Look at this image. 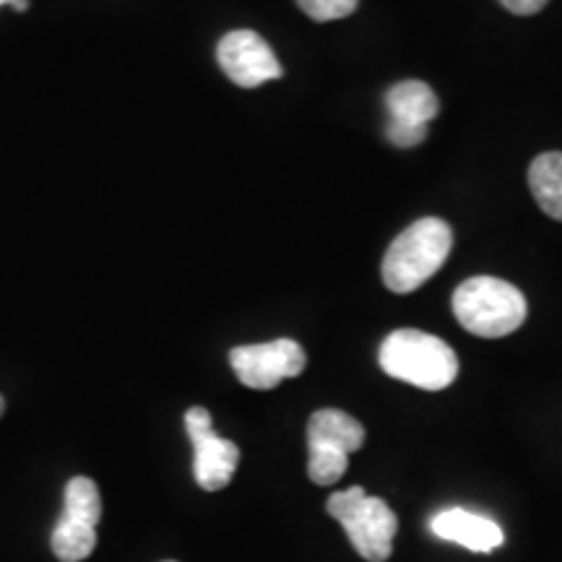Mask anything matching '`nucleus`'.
Segmentation results:
<instances>
[{
  "mask_svg": "<svg viewBox=\"0 0 562 562\" xmlns=\"http://www.w3.org/2000/svg\"><path fill=\"white\" fill-rule=\"evenodd\" d=\"M453 250V229L438 216L409 224L383 258V281L391 292L409 294L442 269Z\"/></svg>",
  "mask_w": 562,
  "mask_h": 562,
  "instance_id": "f257e3e1",
  "label": "nucleus"
},
{
  "mask_svg": "<svg viewBox=\"0 0 562 562\" xmlns=\"http://www.w3.org/2000/svg\"><path fill=\"white\" fill-rule=\"evenodd\" d=\"M378 362L385 375L422 391H442L459 378L456 351L438 336L417 328H398L385 336Z\"/></svg>",
  "mask_w": 562,
  "mask_h": 562,
  "instance_id": "f03ea898",
  "label": "nucleus"
},
{
  "mask_svg": "<svg viewBox=\"0 0 562 562\" xmlns=\"http://www.w3.org/2000/svg\"><path fill=\"white\" fill-rule=\"evenodd\" d=\"M526 305L524 292L510 281L495 277H472L453 292V315L469 334L482 339H503L524 326Z\"/></svg>",
  "mask_w": 562,
  "mask_h": 562,
  "instance_id": "7ed1b4c3",
  "label": "nucleus"
},
{
  "mask_svg": "<svg viewBox=\"0 0 562 562\" xmlns=\"http://www.w3.org/2000/svg\"><path fill=\"white\" fill-rule=\"evenodd\" d=\"M326 510L347 531L351 547L368 562H385L393 552L398 518L383 497H372L362 487L334 492Z\"/></svg>",
  "mask_w": 562,
  "mask_h": 562,
  "instance_id": "20e7f679",
  "label": "nucleus"
},
{
  "mask_svg": "<svg viewBox=\"0 0 562 562\" xmlns=\"http://www.w3.org/2000/svg\"><path fill=\"white\" fill-rule=\"evenodd\" d=\"M364 427L341 409H318L307 422V474L321 487H331L349 467V456L360 451Z\"/></svg>",
  "mask_w": 562,
  "mask_h": 562,
  "instance_id": "39448f33",
  "label": "nucleus"
},
{
  "mask_svg": "<svg viewBox=\"0 0 562 562\" xmlns=\"http://www.w3.org/2000/svg\"><path fill=\"white\" fill-rule=\"evenodd\" d=\"M229 364L243 385L256 391H271L286 378H297L305 370L307 357L297 341L277 339L235 347L229 351Z\"/></svg>",
  "mask_w": 562,
  "mask_h": 562,
  "instance_id": "423d86ee",
  "label": "nucleus"
},
{
  "mask_svg": "<svg viewBox=\"0 0 562 562\" xmlns=\"http://www.w3.org/2000/svg\"><path fill=\"white\" fill-rule=\"evenodd\" d=\"M385 138L398 149H412L427 138V125L438 117L440 102L430 83L409 79L393 83L385 94Z\"/></svg>",
  "mask_w": 562,
  "mask_h": 562,
  "instance_id": "0eeeda50",
  "label": "nucleus"
},
{
  "mask_svg": "<svg viewBox=\"0 0 562 562\" xmlns=\"http://www.w3.org/2000/svg\"><path fill=\"white\" fill-rule=\"evenodd\" d=\"M186 430L193 442V474L201 490H224L240 463V448L227 438H220L211 427V414L203 406H193L186 414Z\"/></svg>",
  "mask_w": 562,
  "mask_h": 562,
  "instance_id": "6e6552de",
  "label": "nucleus"
},
{
  "mask_svg": "<svg viewBox=\"0 0 562 562\" xmlns=\"http://www.w3.org/2000/svg\"><path fill=\"white\" fill-rule=\"evenodd\" d=\"M216 60L227 79L243 89H256L266 81L281 79V66L271 45L258 32L235 30L216 45Z\"/></svg>",
  "mask_w": 562,
  "mask_h": 562,
  "instance_id": "1a4fd4ad",
  "label": "nucleus"
},
{
  "mask_svg": "<svg viewBox=\"0 0 562 562\" xmlns=\"http://www.w3.org/2000/svg\"><path fill=\"white\" fill-rule=\"evenodd\" d=\"M430 531L442 542H453L459 547H467L469 552L490 554L497 547H503L505 533L501 524L492 518L482 516V513H472L467 508H448L435 513L430 521Z\"/></svg>",
  "mask_w": 562,
  "mask_h": 562,
  "instance_id": "9d476101",
  "label": "nucleus"
},
{
  "mask_svg": "<svg viewBox=\"0 0 562 562\" xmlns=\"http://www.w3.org/2000/svg\"><path fill=\"white\" fill-rule=\"evenodd\" d=\"M529 188L537 206L562 222V151L539 154L529 167Z\"/></svg>",
  "mask_w": 562,
  "mask_h": 562,
  "instance_id": "9b49d317",
  "label": "nucleus"
},
{
  "mask_svg": "<svg viewBox=\"0 0 562 562\" xmlns=\"http://www.w3.org/2000/svg\"><path fill=\"white\" fill-rule=\"evenodd\" d=\"M53 552L63 562H81L87 560L97 547V529L74 518L60 516L53 529Z\"/></svg>",
  "mask_w": 562,
  "mask_h": 562,
  "instance_id": "f8f14e48",
  "label": "nucleus"
},
{
  "mask_svg": "<svg viewBox=\"0 0 562 562\" xmlns=\"http://www.w3.org/2000/svg\"><path fill=\"white\" fill-rule=\"evenodd\" d=\"M63 516L97 529L102 518V495L100 487L89 476H74L66 484V508H63Z\"/></svg>",
  "mask_w": 562,
  "mask_h": 562,
  "instance_id": "ddd939ff",
  "label": "nucleus"
},
{
  "mask_svg": "<svg viewBox=\"0 0 562 562\" xmlns=\"http://www.w3.org/2000/svg\"><path fill=\"white\" fill-rule=\"evenodd\" d=\"M297 5L313 21H336L355 13L360 0H297Z\"/></svg>",
  "mask_w": 562,
  "mask_h": 562,
  "instance_id": "4468645a",
  "label": "nucleus"
},
{
  "mask_svg": "<svg viewBox=\"0 0 562 562\" xmlns=\"http://www.w3.org/2000/svg\"><path fill=\"white\" fill-rule=\"evenodd\" d=\"M501 3L510 13H516V16H533V13L542 11L550 0H501Z\"/></svg>",
  "mask_w": 562,
  "mask_h": 562,
  "instance_id": "2eb2a0df",
  "label": "nucleus"
},
{
  "mask_svg": "<svg viewBox=\"0 0 562 562\" xmlns=\"http://www.w3.org/2000/svg\"><path fill=\"white\" fill-rule=\"evenodd\" d=\"M0 5H13L16 11H30V0H0Z\"/></svg>",
  "mask_w": 562,
  "mask_h": 562,
  "instance_id": "dca6fc26",
  "label": "nucleus"
},
{
  "mask_svg": "<svg viewBox=\"0 0 562 562\" xmlns=\"http://www.w3.org/2000/svg\"><path fill=\"white\" fill-rule=\"evenodd\" d=\"M3 412H5V402H3V396H0V417H3Z\"/></svg>",
  "mask_w": 562,
  "mask_h": 562,
  "instance_id": "f3484780",
  "label": "nucleus"
},
{
  "mask_svg": "<svg viewBox=\"0 0 562 562\" xmlns=\"http://www.w3.org/2000/svg\"><path fill=\"white\" fill-rule=\"evenodd\" d=\"M165 562H175V560H165Z\"/></svg>",
  "mask_w": 562,
  "mask_h": 562,
  "instance_id": "a211bd4d",
  "label": "nucleus"
}]
</instances>
